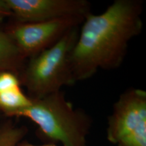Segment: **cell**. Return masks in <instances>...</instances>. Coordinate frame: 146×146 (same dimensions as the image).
<instances>
[{
	"mask_svg": "<svg viewBox=\"0 0 146 146\" xmlns=\"http://www.w3.org/2000/svg\"><path fill=\"white\" fill-rule=\"evenodd\" d=\"M142 12L139 0H116L102 13L85 16L70 56L75 83L122 64L129 42L142 30Z\"/></svg>",
	"mask_w": 146,
	"mask_h": 146,
	"instance_id": "cell-1",
	"label": "cell"
},
{
	"mask_svg": "<svg viewBox=\"0 0 146 146\" xmlns=\"http://www.w3.org/2000/svg\"><path fill=\"white\" fill-rule=\"evenodd\" d=\"M10 116L29 118L47 138L61 142L64 146H87L89 117L83 111L74 108L62 91L31 99L29 106Z\"/></svg>",
	"mask_w": 146,
	"mask_h": 146,
	"instance_id": "cell-2",
	"label": "cell"
},
{
	"mask_svg": "<svg viewBox=\"0 0 146 146\" xmlns=\"http://www.w3.org/2000/svg\"><path fill=\"white\" fill-rule=\"evenodd\" d=\"M78 27L71 29L59 41L33 56L24 73V83L31 99H39L74 85L70 56L77 39Z\"/></svg>",
	"mask_w": 146,
	"mask_h": 146,
	"instance_id": "cell-3",
	"label": "cell"
},
{
	"mask_svg": "<svg viewBox=\"0 0 146 146\" xmlns=\"http://www.w3.org/2000/svg\"><path fill=\"white\" fill-rule=\"evenodd\" d=\"M85 18L69 16L37 23H18L7 33L24 57L31 58L54 45L69 31L83 23Z\"/></svg>",
	"mask_w": 146,
	"mask_h": 146,
	"instance_id": "cell-4",
	"label": "cell"
},
{
	"mask_svg": "<svg viewBox=\"0 0 146 146\" xmlns=\"http://www.w3.org/2000/svg\"><path fill=\"white\" fill-rule=\"evenodd\" d=\"M146 125V92L139 89H128L121 94L108 119L107 137L118 144Z\"/></svg>",
	"mask_w": 146,
	"mask_h": 146,
	"instance_id": "cell-5",
	"label": "cell"
},
{
	"mask_svg": "<svg viewBox=\"0 0 146 146\" xmlns=\"http://www.w3.org/2000/svg\"><path fill=\"white\" fill-rule=\"evenodd\" d=\"M18 23H37L90 13L85 0H5Z\"/></svg>",
	"mask_w": 146,
	"mask_h": 146,
	"instance_id": "cell-6",
	"label": "cell"
},
{
	"mask_svg": "<svg viewBox=\"0 0 146 146\" xmlns=\"http://www.w3.org/2000/svg\"><path fill=\"white\" fill-rule=\"evenodd\" d=\"M25 58L7 32L0 30V71H10L21 65Z\"/></svg>",
	"mask_w": 146,
	"mask_h": 146,
	"instance_id": "cell-7",
	"label": "cell"
},
{
	"mask_svg": "<svg viewBox=\"0 0 146 146\" xmlns=\"http://www.w3.org/2000/svg\"><path fill=\"white\" fill-rule=\"evenodd\" d=\"M31 104V99L25 95L20 86L0 94V110L9 116Z\"/></svg>",
	"mask_w": 146,
	"mask_h": 146,
	"instance_id": "cell-8",
	"label": "cell"
},
{
	"mask_svg": "<svg viewBox=\"0 0 146 146\" xmlns=\"http://www.w3.org/2000/svg\"><path fill=\"white\" fill-rule=\"evenodd\" d=\"M26 133L24 128L8 124L0 128V146H18Z\"/></svg>",
	"mask_w": 146,
	"mask_h": 146,
	"instance_id": "cell-9",
	"label": "cell"
},
{
	"mask_svg": "<svg viewBox=\"0 0 146 146\" xmlns=\"http://www.w3.org/2000/svg\"><path fill=\"white\" fill-rule=\"evenodd\" d=\"M20 86V81L11 71L0 72V94Z\"/></svg>",
	"mask_w": 146,
	"mask_h": 146,
	"instance_id": "cell-10",
	"label": "cell"
},
{
	"mask_svg": "<svg viewBox=\"0 0 146 146\" xmlns=\"http://www.w3.org/2000/svg\"><path fill=\"white\" fill-rule=\"evenodd\" d=\"M10 16H12V13L5 0H0V21H2L4 18Z\"/></svg>",
	"mask_w": 146,
	"mask_h": 146,
	"instance_id": "cell-11",
	"label": "cell"
},
{
	"mask_svg": "<svg viewBox=\"0 0 146 146\" xmlns=\"http://www.w3.org/2000/svg\"><path fill=\"white\" fill-rule=\"evenodd\" d=\"M18 146H55V145H33L31 143H29L28 142H23V143H21L18 144Z\"/></svg>",
	"mask_w": 146,
	"mask_h": 146,
	"instance_id": "cell-12",
	"label": "cell"
}]
</instances>
